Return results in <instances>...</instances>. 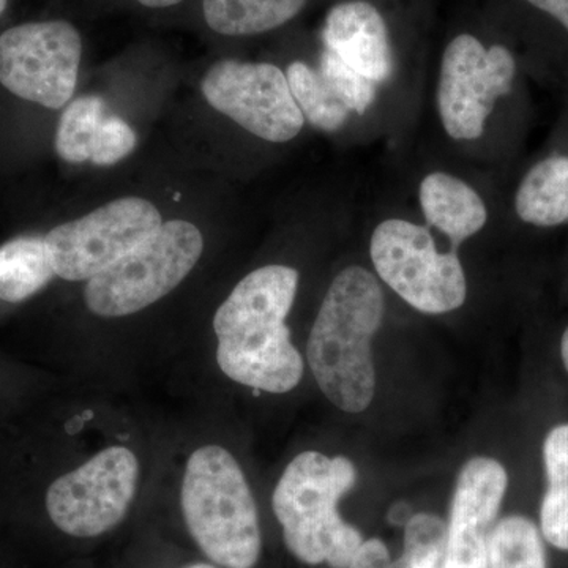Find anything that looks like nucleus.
I'll return each instance as SVG.
<instances>
[{"instance_id":"obj_32","label":"nucleus","mask_w":568,"mask_h":568,"mask_svg":"<svg viewBox=\"0 0 568 568\" xmlns=\"http://www.w3.org/2000/svg\"><path fill=\"white\" fill-rule=\"evenodd\" d=\"M413 568H439V567H428V566H418V567H414Z\"/></svg>"},{"instance_id":"obj_4","label":"nucleus","mask_w":568,"mask_h":568,"mask_svg":"<svg viewBox=\"0 0 568 568\" xmlns=\"http://www.w3.org/2000/svg\"><path fill=\"white\" fill-rule=\"evenodd\" d=\"M183 521L197 548L222 568H254L263 537L244 470L226 448L193 452L183 474Z\"/></svg>"},{"instance_id":"obj_15","label":"nucleus","mask_w":568,"mask_h":568,"mask_svg":"<svg viewBox=\"0 0 568 568\" xmlns=\"http://www.w3.org/2000/svg\"><path fill=\"white\" fill-rule=\"evenodd\" d=\"M515 211L523 222L534 226L568 222V156H549L530 168L519 183Z\"/></svg>"},{"instance_id":"obj_23","label":"nucleus","mask_w":568,"mask_h":568,"mask_svg":"<svg viewBox=\"0 0 568 568\" xmlns=\"http://www.w3.org/2000/svg\"><path fill=\"white\" fill-rule=\"evenodd\" d=\"M447 548V525L437 515L417 514L405 526L403 558L414 567H439Z\"/></svg>"},{"instance_id":"obj_17","label":"nucleus","mask_w":568,"mask_h":568,"mask_svg":"<svg viewBox=\"0 0 568 568\" xmlns=\"http://www.w3.org/2000/svg\"><path fill=\"white\" fill-rule=\"evenodd\" d=\"M54 276L44 237L26 235L0 246V301L11 304L26 301Z\"/></svg>"},{"instance_id":"obj_18","label":"nucleus","mask_w":568,"mask_h":568,"mask_svg":"<svg viewBox=\"0 0 568 568\" xmlns=\"http://www.w3.org/2000/svg\"><path fill=\"white\" fill-rule=\"evenodd\" d=\"M547 491L540 506V532L552 547L568 551V424L555 426L544 443Z\"/></svg>"},{"instance_id":"obj_2","label":"nucleus","mask_w":568,"mask_h":568,"mask_svg":"<svg viewBox=\"0 0 568 568\" xmlns=\"http://www.w3.org/2000/svg\"><path fill=\"white\" fill-rule=\"evenodd\" d=\"M383 287L361 265L332 282L306 347L310 368L328 402L349 414L372 405L376 390L373 336L384 320Z\"/></svg>"},{"instance_id":"obj_11","label":"nucleus","mask_w":568,"mask_h":568,"mask_svg":"<svg viewBox=\"0 0 568 568\" xmlns=\"http://www.w3.org/2000/svg\"><path fill=\"white\" fill-rule=\"evenodd\" d=\"M201 89L211 106L261 140L287 142L304 129L286 73L272 63H213Z\"/></svg>"},{"instance_id":"obj_20","label":"nucleus","mask_w":568,"mask_h":568,"mask_svg":"<svg viewBox=\"0 0 568 568\" xmlns=\"http://www.w3.org/2000/svg\"><path fill=\"white\" fill-rule=\"evenodd\" d=\"M286 78L295 103L315 129L336 132L345 125L351 111L335 95L320 71L297 61L287 67Z\"/></svg>"},{"instance_id":"obj_9","label":"nucleus","mask_w":568,"mask_h":568,"mask_svg":"<svg viewBox=\"0 0 568 568\" xmlns=\"http://www.w3.org/2000/svg\"><path fill=\"white\" fill-rule=\"evenodd\" d=\"M515 74L517 62L503 44L485 48L470 33L455 37L444 51L437 85V110L448 136L478 140L497 100L510 93Z\"/></svg>"},{"instance_id":"obj_24","label":"nucleus","mask_w":568,"mask_h":568,"mask_svg":"<svg viewBox=\"0 0 568 568\" xmlns=\"http://www.w3.org/2000/svg\"><path fill=\"white\" fill-rule=\"evenodd\" d=\"M136 133L119 115L108 114L100 126L93 145L91 163L95 166H112L129 156L136 148Z\"/></svg>"},{"instance_id":"obj_3","label":"nucleus","mask_w":568,"mask_h":568,"mask_svg":"<svg viewBox=\"0 0 568 568\" xmlns=\"http://www.w3.org/2000/svg\"><path fill=\"white\" fill-rule=\"evenodd\" d=\"M357 470L346 457L320 452L297 455L284 469L272 497L284 544L308 566L347 568L364 544L361 530L338 511L342 497L354 487Z\"/></svg>"},{"instance_id":"obj_28","label":"nucleus","mask_w":568,"mask_h":568,"mask_svg":"<svg viewBox=\"0 0 568 568\" xmlns=\"http://www.w3.org/2000/svg\"><path fill=\"white\" fill-rule=\"evenodd\" d=\"M138 2L149 9H168V7L179 6L182 0H138Z\"/></svg>"},{"instance_id":"obj_12","label":"nucleus","mask_w":568,"mask_h":568,"mask_svg":"<svg viewBox=\"0 0 568 568\" xmlns=\"http://www.w3.org/2000/svg\"><path fill=\"white\" fill-rule=\"evenodd\" d=\"M508 476L497 459H469L459 473L443 568H487L488 538L506 497Z\"/></svg>"},{"instance_id":"obj_19","label":"nucleus","mask_w":568,"mask_h":568,"mask_svg":"<svg viewBox=\"0 0 568 568\" xmlns=\"http://www.w3.org/2000/svg\"><path fill=\"white\" fill-rule=\"evenodd\" d=\"M487 568H547L537 526L521 515L500 519L489 534Z\"/></svg>"},{"instance_id":"obj_29","label":"nucleus","mask_w":568,"mask_h":568,"mask_svg":"<svg viewBox=\"0 0 568 568\" xmlns=\"http://www.w3.org/2000/svg\"><path fill=\"white\" fill-rule=\"evenodd\" d=\"M560 355H562L564 366L568 373V327L564 332L562 339H560Z\"/></svg>"},{"instance_id":"obj_25","label":"nucleus","mask_w":568,"mask_h":568,"mask_svg":"<svg viewBox=\"0 0 568 568\" xmlns=\"http://www.w3.org/2000/svg\"><path fill=\"white\" fill-rule=\"evenodd\" d=\"M347 568H413V564L403 556L392 560L386 544L379 538H369L358 548L357 555Z\"/></svg>"},{"instance_id":"obj_16","label":"nucleus","mask_w":568,"mask_h":568,"mask_svg":"<svg viewBox=\"0 0 568 568\" xmlns=\"http://www.w3.org/2000/svg\"><path fill=\"white\" fill-rule=\"evenodd\" d=\"M308 0H203L205 22L216 33L248 37L294 20Z\"/></svg>"},{"instance_id":"obj_6","label":"nucleus","mask_w":568,"mask_h":568,"mask_svg":"<svg viewBox=\"0 0 568 568\" xmlns=\"http://www.w3.org/2000/svg\"><path fill=\"white\" fill-rule=\"evenodd\" d=\"M379 278L426 315H444L465 304L467 283L457 252L440 253L425 226L407 220L379 223L369 242Z\"/></svg>"},{"instance_id":"obj_8","label":"nucleus","mask_w":568,"mask_h":568,"mask_svg":"<svg viewBox=\"0 0 568 568\" xmlns=\"http://www.w3.org/2000/svg\"><path fill=\"white\" fill-rule=\"evenodd\" d=\"M162 224V215L151 201L122 197L59 224L44 241L55 276L89 282L152 237Z\"/></svg>"},{"instance_id":"obj_27","label":"nucleus","mask_w":568,"mask_h":568,"mask_svg":"<svg viewBox=\"0 0 568 568\" xmlns=\"http://www.w3.org/2000/svg\"><path fill=\"white\" fill-rule=\"evenodd\" d=\"M413 514H410L409 504L398 503L388 511V521L395 526H406Z\"/></svg>"},{"instance_id":"obj_21","label":"nucleus","mask_w":568,"mask_h":568,"mask_svg":"<svg viewBox=\"0 0 568 568\" xmlns=\"http://www.w3.org/2000/svg\"><path fill=\"white\" fill-rule=\"evenodd\" d=\"M106 115L108 106L102 97H80L69 103L55 132L59 156L69 163L91 162L93 145Z\"/></svg>"},{"instance_id":"obj_10","label":"nucleus","mask_w":568,"mask_h":568,"mask_svg":"<svg viewBox=\"0 0 568 568\" xmlns=\"http://www.w3.org/2000/svg\"><path fill=\"white\" fill-rule=\"evenodd\" d=\"M80 32L67 21L26 22L0 36V84L28 102L61 110L78 84Z\"/></svg>"},{"instance_id":"obj_5","label":"nucleus","mask_w":568,"mask_h":568,"mask_svg":"<svg viewBox=\"0 0 568 568\" xmlns=\"http://www.w3.org/2000/svg\"><path fill=\"white\" fill-rule=\"evenodd\" d=\"M203 250V234L193 223H163L152 237L89 280L85 305L97 316L134 315L174 291L193 271Z\"/></svg>"},{"instance_id":"obj_22","label":"nucleus","mask_w":568,"mask_h":568,"mask_svg":"<svg viewBox=\"0 0 568 568\" xmlns=\"http://www.w3.org/2000/svg\"><path fill=\"white\" fill-rule=\"evenodd\" d=\"M320 73L331 85L335 95L346 104L347 110L365 114L375 103L376 82L368 80L349 65H346L334 52L324 50L321 54Z\"/></svg>"},{"instance_id":"obj_14","label":"nucleus","mask_w":568,"mask_h":568,"mask_svg":"<svg viewBox=\"0 0 568 568\" xmlns=\"http://www.w3.org/2000/svg\"><path fill=\"white\" fill-rule=\"evenodd\" d=\"M418 200L426 222L450 239L455 252L487 224V205L480 194L455 175H426L418 189Z\"/></svg>"},{"instance_id":"obj_30","label":"nucleus","mask_w":568,"mask_h":568,"mask_svg":"<svg viewBox=\"0 0 568 568\" xmlns=\"http://www.w3.org/2000/svg\"><path fill=\"white\" fill-rule=\"evenodd\" d=\"M183 568H222V567L215 566V564L197 562V564H192V566H186Z\"/></svg>"},{"instance_id":"obj_7","label":"nucleus","mask_w":568,"mask_h":568,"mask_svg":"<svg viewBox=\"0 0 568 568\" xmlns=\"http://www.w3.org/2000/svg\"><path fill=\"white\" fill-rule=\"evenodd\" d=\"M140 480V463L126 447H108L78 469L52 481L47 511L52 525L77 538L118 528L129 514Z\"/></svg>"},{"instance_id":"obj_1","label":"nucleus","mask_w":568,"mask_h":568,"mask_svg":"<svg viewBox=\"0 0 568 568\" xmlns=\"http://www.w3.org/2000/svg\"><path fill=\"white\" fill-rule=\"evenodd\" d=\"M298 272L287 265L256 268L234 287L213 317L220 369L242 386L287 394L304 375V361L286 324Z\"/></svg>"},{"instance_id":"obj_31","label":"nucleus","mask_w":568,"mask_h":568,"mask_svg":"<svg viewBox=\"0 0 568 568\" xmlns=\"http://www.w3.org/2000/svg\"><path fill=\"white\" fill-rule=\"evenodd\" d=\"M7 9V0H0V14Z\"/></svg>"},{"instance_id":"obj_26","label":"nucleus","mask_w":568,"mask_h":568,"mask_svg":"<svg viewBox=\"0 0 568 568\" xmlns=\"http://www.w3.org/2000/svg\"><path fill=\"white\" fill-rule=\"evenodd\" d=\"M526 2L558 20L568 31V0H526Z\"/></svg>"},{"instance_id":"obj_13","label":"nucleus","mask_w":568,"mask_h":568,"mask_svg":"<svg viewBox=\"0 0 568 568\" xmlns=\"http://www.w3.org/2000/svg\"><path fill=\"white\" fill-rule=\"evenodd\" d=\"M323 40L325 50L376 84L394 73L387 22L366 0L336 3L325 18Z\"/></svg>"}]
</instances>
